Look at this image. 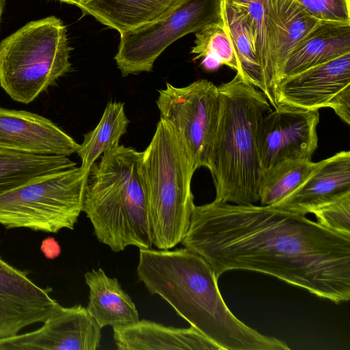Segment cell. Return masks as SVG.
Returning a JSON list of instances; mask_svg holds the SVG:
<instances>
[{"instance_id":"obj_26","label":"cell","mask_w":350,"mask_h":350,"mask_svg":"<svg viewBox=\"0 0 350 350\" xmlns=\"http://www.w3.org/2000/svg\"><path fill=\"white\" fill-rule=\"evenodd\" d=\"M195 45L191 53L196 55L193 60L210 56L235 70L239 71L237 57L223 20L211 24L195 33Z\"/></svg>"},{"instance_id":"obj_30","label":"cell","mask_w":350,"mask_h":350,"mask_svg":"<svg viewBox=\"0 0 350 350\" xmlns=\"http://www.w3.org/2000/svg\"><path fill=\"white\" fill-rule=\"evenodd\" d=\"M201 65L206 71H215L221 66L219 61L210 56L202 57Z\"/></svg>"},{"instance_id":"obj_4","label":"cell","mask_w":350,"mask_h":350,"mask_svg":"<svg viewBox=\"0 0 350 350\" xmlns=\"http://www.w3.org/2000/svg\"><path fill=\"white\" fill-rule=\"evenodd\" d=\"M142 159V152L118 145L89 172L82 211L98 241L114 252L152 245Z\"/></svg>"},{"instance_id":"obj_17","label":"cell","mask_w":350,"mask_h":350,"mask_svg":"<svg viewBox=\"0 0 350 350\" xmlns=\"http://www.w3.org/2000/svg\"><path fill=\"white\" fill-rule=\"evenodd\" d=\"M113 330L120 350H221L192 326L178 328L142 319Z\"/></svg>"},{"instance_id":"obj_5","label":"cell","mask_w":350,"mask_h":350,"mask_svg":"<svg viewBox=\"0 0 350 350\" xmlns=\"http://www.w3.org/2000/svg\"><path fill=\"white\" fill-rule=\"evenodd\" d=\"M142 168L152 245L172 249L181 243L189 226L196 170L180 136L163 119L142 152Z\"/></svg>"},{"instance_id":"obj_3","label":"cell","mask_w":350,"mask_h":350,"mask_svg":"<svg viewBox=\"0 0 350 350\" xmlns=\"http://www.w3.org/2000/svg\"><path fill=\"white\" fill-rule=\"evenodd\" d=\"M219 114L209 157L216 200L236 204L259 201L261 167L257 132L271 111L265 95L237 72L217 86Z\"/></svg>"},{"instance_id":"obj_6","label":"cell","mask_w":350,"mask_h":350,"mask_svg":"<svg viewBox=\"0 0 350 350\" xmlns=\"http://www.w3.org/2000/svg\"><path fill=\"white\" fill-rule=\"evenodd\" d=\"M67 29L51 16L31 21L0 42V85L29 104L72 69Z\"/></svg>"},{"instance_id":"obj_11","label":"cell","mask_w":350,"mask_h":350,"mask_svg":"<svg viewBox=\"0 0 350 350\" xmlns=\"http://www.w3.org/2000/svg\"><path fill=\"white\" fill-rule=\"evenodd\" d=\"M101 329L81 304H58L39 329L0 338V350H96Z\"/></svg>"},{"instance_id":"obj_9","label":"cell","mask_w":350,"mask_h":350,"mask_svg":"<svg viewBox=\"0 0 350 350\" xmlns=\"http://www.w3.org/2000/svg\"><path fill=\"white\" fill-rule=\"evenodd\" d=\"M156 104L180 136L196 170L208 167L219 114L217 86L206 79L185 87L167 83Z\"/></svg>"},{"instance_id":"obj_32","label":"cell","mask_w":350,"mask_h":350,"mask_svg":"<svg viewBox=\"0 0 350 350\" xmlns=\"http://www.w3.org/2000/svg\"><path fill=\"white\" fill-rule=\"evenodd\" d=\"M6 0H0V23L1 20V16L4 10Z\"/></svg>"},{"instance_id":"obj_14","label":"cell","mask_w":350,"mask_h":350,"mask_svg":"<svg viewBox=\"0 0 350 350\" xmlns=\"http://www.w3.org/2000/svg\"><path fill=\"white\" fill-rule=\"evenodd\" d=\"M350 86V53L309 68L281 81L275 90L276 106L308 109L329 108L335 97Z\"/></svg>"},{"instance_id":"obj_24","label":"cell","mask_w":350,"mask_h":350,"mask_svg":"<svg viewBox=\"0 0 350 350\" xmlns=\"http://www.w3.org/2000/svg\"><path fill=\"white\" fill-rule=\"evenodd\" d=\"M318 162L286 159L262 170L259 186L260 205L273 206L287 196L310 176Z\"/></svg>"},{"instance_id":"obj_16","label":"cell","mask_w":350,"mask_h":350,"mask_svg":"<svg viewBox=\"0 0 350 350\" xmlns=\"http://www.w3.org/2000/svg\"><path fill=\"white\" fill-rule=\"evenodd\" d=\"M243 13L253 34L255 49L261 68L264 94L276 107L275 90L278 80L280 23L278 0H228Z\"/></svg>"},{"instance_id":"obj_22","label":"cell","mask_w":350,"mask_h":350,"mask_svg":"<svg viewBox=\"0 0 350 350\" xmlns=\"http://www.w3.org/2000/svg\"><path fill=\"white\" fill-rule=\"evenodd\" d=\"M129 120L125 113L124 103L109 101L97 126L84 135L77 152L81 160V167L89 172L91 166L105 152L119 145L126 133Z\"/></svg>"},{"instance_id":"obj_23","label":"cell","mask_w":350,"mask_h":350,"mask_svg":"<svg viewBox=\"0 0 350 350\" xmlns=\"http://www.w3.org/2000/svg\"><path fill=\"white\" fill-rule=\"evenodd\" d=\"M221 16L237 57L239 66L238 73L264 94L262 73L255 49L254 36L243 13L230 1L223 0Z\"/></svg>"},{"instance_id":"obj_21","label":"cell","mask_w":350,"mask_h":350,"mask_svg":"<svg viewBox=\"0 0 350 350\" xmlns=\"http://www.w3.org/2000/svg\"><path fill=\"white\" fill-rule=\"evenodd\" d=\"M77 163L68 157L29 154L0 149V194L42 175Z\"/></svg>"},{"instance_id":"obj_20","label":"cell","mask_w":350,"mask_h":350,"mask_svg":"<svg viewBox=\"0 0 350 350\" xmlns=\"http://www.w3.org/2000/svg\"><path fill=\"white\" fill-rule=\"evenodd\" d=\"M84 278L89 287L86 308L101 328L124 327L139 320L135 304L117 278L108 277L101 268L86 272Z\"/></svg>"},{"instance_id":"obj_1","label":"cell","mask_w":350,"mask_h":350,"mask_svg":"<svg viewBox=\"0 0 350 350\" xmlns=\"http://www.w3.org/2000/svg\"><path fill=\"white\" fill-rule=\"evenodd\" d=\"M181 243L204 258L218 278L250 270L336 304L350 299V236L300 213L214 200L194 205Z\"/></svg>"},{"instance_id":"obj_18","label":"cell","mask_w":350,"mask_h":350,"mask_svg":"<svg viewBox=\"0 0 350 350\" xmlns=\"http://www.w3.org/2000/svg\"><path fill=\"white\" fill-rule=\"evenodd\" d=\"M185 0H92L80 7L120 34L167 18Z\"/></svg>"},{"instance_id":"obj_29","label":"cell","mask_w":350,"mask_h":350,"mask_svg":"<svg viewBox=\"0 0 350 350\" xmlns=\"http://www.w3.org/2000/svg\"><path fill=\"white\" fill-rule=\"evenodd\" d=\"M329 108L346 124H350V86L335 97Z\"/></svg>"},{"instance_id":"obj_27","label":"cell","mask_w":350,"mask_h":350,"mask_svg":"<svg viewBox=\"0 0 350 350\" xmlns=\"http://www.w3.org/2000/svg\"><path fill=\"white\" fill-rule=\"evenodd\" d=\"M312 213L325 228L350 236V193L315 209Z\"/></svg>"},{"instance_id":"obj_25","label":"cell","mask_w":350,"mask_h":350,"mask_svg":"<svg viewBox=\"0 0 350 350\" xmlns=\"http://www.w3.org/2000/svg\"><path fill=\"white\" fill-rule=\"evenodd\" d=\"M278 12L280 34L278 83L282 68L288 55L321 22L306 13L295 0H278Z\"/></svg>"},{"instance_id":"obj_12","label":"cell","mask_w":350,"mask_h":350,"mask_svg":"<svg viewBox=\"0 0 350 350\" xmlns=\"http://www.w3.org/2000/svg\"><path fill=\"white\" fill-rule=\"evenodd\" d=\"M51 288H43L0 257V338L43 322L59 304Z\"/></svg>"},{"instance_id":"obj_15","label":"cell","mask_w":350,"mask_h":350,"mask_svg":"<svg viewBox=\"0 0 350 350\" xmlns=\"http://www.w3.org/2000/svg\"><path fill=\"white\" fill-rule=\"evenodd\" d=\"M350 193V152L340 151L318 162L296 189L273 205L306 215Z\"/></svg>"},{"instance_id":"obj_7","label":"cell","mask_w":350,"mask_h":350,"mask_svg":"<svg viewBox=\"0 0 350 350\" xmlns=\"http://www.w3.org/2000/svg\"><path fill=\"white\" fill-rule=\"evenodd\" d=\"M89 172L75 165L0 194V224L56 233L73 230L82 212Z\"/></svg>"},{"instance_id":"obj_31","label":"cell","mask_w":350,"mask_h":350,"mask_svg":"<svg viewBox=\"0 0 350 350\" xmlns=\"http://www.w3.org/2000/svg\"><path fill=\"white\" fill-rule=\"evenodd\" d=\"M61 2L66 3L73 5L77 6L79 8L82 5L86 4L88 0H58Z\"/></svg>"},{"instance_id":"obj_8","label":"cell","mask_w":350,"mask_h":350,"mask_svg":"<svg viewBox=\"0 0 350 350\" xmlns=\"http://www.w3.org/2000/svg\"><path fill=\"white\" fill-rule=\"evenodd\" d=\"M223 0H185L167 18L120 34L114 57L123 77L150 72L174 42L222 20Z\"/></svg>"},{"instance_id":"obj_28","label":"cell","mask_w":350,"mask_h":350,"mask_svg":"<svg viewBox=\"0 0 350 350\" xmlns=\"http://www.w3.org/2000/svg\"><path fill=\"white\" fill-rule=\"evenodd\" d=\"M310 16L321 22L350 24L349 0H295Z\"/></svg>"},{"instance_id":"obj_2","label":"cell","mask_w":350,"mask_h":350,"mask_svg":"<svg viewBox=\"0 0 350 350\" xmlns=\"http://www.w3.org/2000/svg\"><path fill=\"white\" fill-rule=\"evenodd\" d=\"M137 274L150 294L162 297L221 350L289 349L285 342L260 334L232 314L213 268L189 249H139Z\"/></svg>"},{"instance_id":"obj_19","label":"cell","mask_w":350,"mask_h":350,"mask_svg":"<svg viewBox=\"0 0 350 350\" xmlns=\"http://www.w3.org/2000/svg\"><path fill=\"white\" fill-rule=\"evenodd\" d=\"M347 53H350V24L321 22L288 55L278 83L286 78Z\"/></svg>"},{"instance_id":"obj_13","label":"cell","mask_w":350,"mask_h":350,"mask_svg":"<svg viewBox=\"0 0 350 350\" xmlns=\"http://www.w3.org/2000/svg\"><path fill=\"white\" fill-rule=\"evenodd\" d=\"M79 144L51 120L37 113L0 107V149L68 157Z\"/></svg>"},{"instance_id":"obj_10","label":"cell","mask_w":350,"mask_h":350,"mask_svg":"<svg viewBox=\"0 0 350 350\" xmlns=\"http://www.w3.org/2000/svg\"><path fill=\"white\" fill-rule=\"evenodd\" d=\"M319 110L279 104L261 119L257 150L261 170L286 159L312 161L318 147Z\"/></svg>"}]
</instances>
